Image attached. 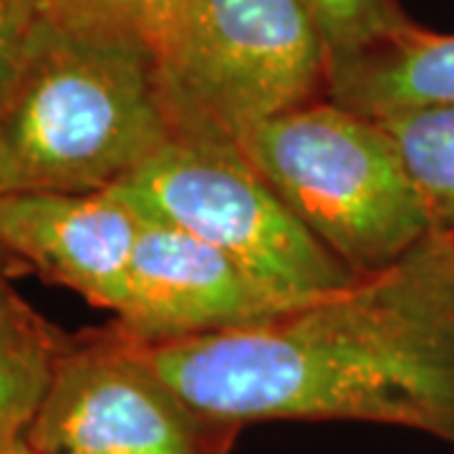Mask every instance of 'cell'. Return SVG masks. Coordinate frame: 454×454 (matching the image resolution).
<instances>
[{"label":"cell","instance_id":"cell-3","mask_svg":"<svg viewBox=\"0 0 454 454\" xmlns=\"http://www.w3.org/2000/svg\"><path fill=\"white\" fill-rule=\"evenodd\" d=\"M288 210L358 276H372L434 232L379 119L318 98L240 139Z\"/></svg>","mask_w":454,"mask_h":454},{"label":"cell","instance_id":"cell-5","mask_svg":"<svg viewBox=\"0 0 454 454\" xmlns=\"http://www.w3.org/2000/svg\"><path fill=\"white\" fill-rule=\"evenodd\" d=\"M112 192L134 212L225 250L260 280L295 298H324L364 278L288 210L240 142L225 137L175 131Z\"/></svg>","mask_w":454,"mask_h":454},{"label":"cell","instance_id":"cell-7","mask_svg":"<svg viewBox=\"0 0 454 454\" xmlns=\"http://www.w3.org/2000/svg\"><path fill=\"white\" fill-rule=\"evenodd\" d=\"M139 217L129 293L114 324L146 346L268 324L310 303L268 286L192 232L160 217Z\"/></svg>","mask_w":454,"mask_h":454},{"label":"cell","instance_id":"cell-15","mask_svg":"<svg viewBox=\"0 0 454 454\" xmlns=\"http://www.w3.org/2000/svg\"><path fill=\"white\" fill-rule=\"evenodd\" d=\"M20 270H28L20 260L5 247V245L0 243V301H5L11 293H16L11 288V278L20 273Z\"/></svg>","mask_w":454,"mask_h":454},{"label":"cell","instance_id":"cell-10","mask_svg":"<svg viewBox=\"0 0 454 454\" xmlns=\"http://www.w3.org/2000/svg\"><path fill=\"white\" fill-rule=\"evenodd\" d=\"M66 340L16 293L0 301V454L23 444Z\"/></svg>","mask_w":454,"mask_h":454},{"label":"cell","instance_id":"cell-12","mask_svg":"<svg viewBox=\"0 0 454 454\" xmlns=\"http://www.w3.org/2000/svg\"><path fill=\"white\" fill-rule=\"evenodd\" d=\"M324 35L331 66L376 49L417 23L396 0H303Z\"/></svg>","mask_w":454,"mask_h":454},{"label":"cell","instance_id":"cell-1","mask_svg":"<svg viewBox=\"0 0 454 454\" xmlns=\"http://www.w3.org/2000/svg\"><path fill=\"white\" fill-rule=\"evenodd\" d=\"M146 351L184 399L240 427L389 424L454 447V232L268 324Z\"/></svg>","mask_w":454,"mask_h":454},{"label":"cell","instance_id":"cell-16","mask_svg":"<svg viewBox=\"0 0 454 454\" xmlns=\"http://www.w3.org/2000/svg\"><path fill=\"white\" fill-rule=\"evenodd\" d=\"M11 454H41V452H33V450H28V447H26V444H20V447H18V450H13Z\"/></svg>","mask_w":454,"mask_h":454},{"label":"cell","instance_id":"cell-6","mask_svg":"<svg viewBox=\"0 0 454 454\" xmlns=\"http://www.w3.org/2000/svg\"><path fill=\"white\" fill-rule=\"evenodd\" d=\"M243 427L184 399L116 324L68 336L23 444L41 454H232Z\"/></svg>","mask_w":454,"mask_h":454},{"label":"cell","instance_id":"cell-8","mask_svg":"<svg viewBox=\"0 0 454 454\" xmlns=\"http://www.w3.org/2000/svg\"><path fill=\"white\" fill-rule=\"evenodd\" d=\"M139 230L142 217L112 190L0 195V243L26 268L114 316L129 293Z\"/></svg>","mask_w":454,"mask_h":454},{"label":"cell","instance_id":"cell-2","mask_svg":"<svg viewBox=\"0 0 454 454\" xmlns=\"http://www.w3.org/2000/svg\"><path fill=\"white\" fill-rule=\"evenodd\" d=\"M172 134L152 51L51 13L0 104V195L112 190Z\"/></svg>","mask_w":454,"mask_h":454},{"label":"cell","instance_id":"cell-13","mask_svg":"<svg viewBox=\"0 0 454 454\" xmlns=\"http://www.w3.org/2000/svg\"><path fill=\"white\" fill-rule=\"evenodd\" d=\"M184 3L187 0H53L51 13L129 38L157 53Z\"/></svg>","mask_w":454,"mask_h":454},{"label":"cell","instance_id":"cell-4","mask_svg":"<svg viewBox=\"0 0 454 454\" xmlns=\"http://www.w3.org/2000/svg\"><path fill=\"white\" fill-rule=\"evenodd\" d=\"M154 59L175 131L240 142L328 98L331 59L303 0H187Z\"/></svg>","mask_w":454,"mask_h":454},{"label":"cell","instance_id":"cell-14","mask_svg":"<svg viewBox=\"0 0 454 454\" xmlns=\"http://www.w3.org/2000/svg\"><path fill=\"white\" fill-rule=\"evenodd\" d=\"M53 0H0V104L51 18Z\"/></svg>","mask_w":454,"mask_h":454},{"label":"cell","instance_id":"cell-11","mask_svg":"<svg viewBox=\"0 0 454 454\" xmlns=\"http://www.w3.org/2000/svg\"><path fill=\"white\" fill-rule=\"evenodd\" d=\"M422 197L434 230L454 232V104L379 119Z\"/></svg>","mask_w":454,"mask_h":454},{"label":"cell","instance_id":"cell-9","mask_svg":"<svg viewBox=\"0 0 454 454\" xmlns=\"http://www.w3.org/2000/svg\"><path fill=\"white\" fill-rule=\"evenodd\" d=\"M328 98L372 119L454 104V33L417 26L376 49L333 64Z\"/></svg>","mask_w":454,"mask_h":454}]
</instances>
